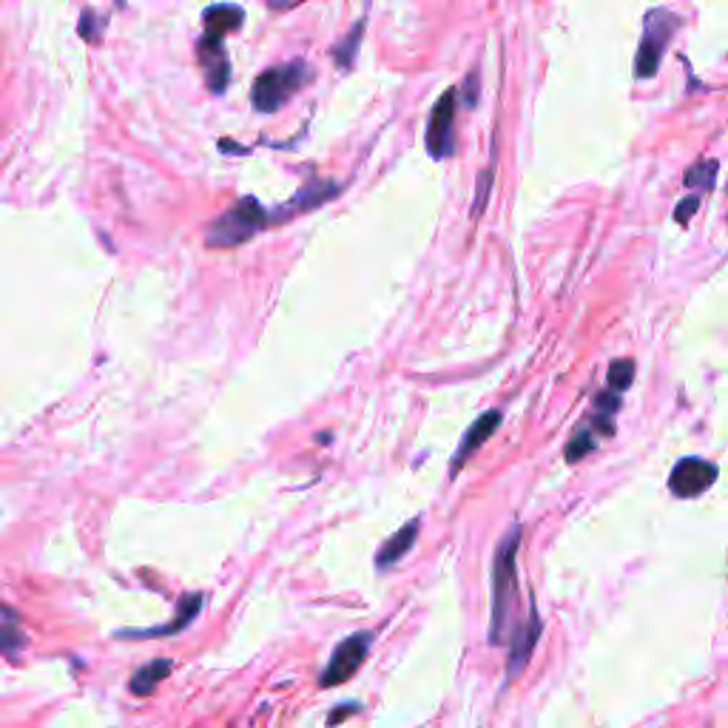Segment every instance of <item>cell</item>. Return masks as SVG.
I'll return each instance as SVG.
<instances>
[{"label":"cell","mask_w":728,"mask_h":728,"mask_svg":"<svg viewBox=\"0 0 728 728\" xmlns=\"http://www.w3.org/2000/svg\"><path fill=\"white\" fill-rule=\"evenodd\" d=\"M518 546H521V527H512L498 541L493 561V626L489 644H501L509 623V609L518 601Z\"/></svg>","instance_id":"6da1fadb"},{"label":"cell","mask_w":728,"mask_h":728,"mask_svg":"<svg viewBox=\"0 0 728 728\" xmlns=\"http://www.w3.org/2000/svg\"><path fill=\"white\" fill-rule=\"evenodd\" d=\"M683 26V18L672 9H649L644 14V35L635 55V78L637 80H655L663 63L666 51L672 46L678 28Z\"/></svg>","instance_id":"7a4b0ae2"},{"label":"cell","mask_w":728,"mask_h":728,"mask_svg":"<svg viewBox=\"0 0 728 728\" xmlns=\"http://www.w3.org/2000/svg\"><path fill=\"white\" fill-rule=\"evenodd\" d=\"M270 217L268 211L259 206V199L242 197L234 208L222 211L217 220L211 222L206 234L208 247H234L256 236L262 228L268 226Z\"/></svg>","instance_id":"3957f363"},{"label":"cell","mask_w":728,"mask_h":728,"mask_svg":"<svg viewBox=\"0 0 728 728\" xmlns=\"http://www.w3.org/2000/svg\"><path fill=\"white\" fill-rule=\"evenodd\" d=\"M311 80V69L304 60H290V63L274 66V69L262 71L259 80L254 83V92H251V100H254V108L259 114H274L288 103L293 94L302 89L304 83Z\"/></svg>","instance_id":"277c9868"},{"label":"cell","mask_w":728,"mask_h":728,"mask_svg":"<svg viewBox=\"0 0 728 728\" xmlns=\"http://www.w3.org/2000/svg\"><path fill=\"white\" fill-rule=\"evenodd\" d=\"M370 644H373V635H370V632H356V635L347 637L345 644L336 646L333 658L327 660L325 672L319 674V686L333 689L339 686V683H345V680L354 678V674L359 672V666L365 663V658H368Z\"/></svg>","instance_id":"5b68a950"},{"label":"cell","mask_w":728,"mask_h":728,"mask_svg":"<svg viewBox=\"0 0 728 728\" xmlns=\"http://www.w3.org/2000/svg\"><path fill=\"white\" fill-rule=\"evenodd\" d=\"M455 103H459V89H450L441 94V100L432 108L430 126H427V151L432 160H447L455 151Z\"/></svg>","instance_id":"8992f818"},{"label":"cell","mask_w":728,"mask_h":728,"mask_svg":"<svg viewBox=\"0 0 728 728\" xmlns=\"http://www.w3.org/2000/svg\"><path fill=\"white\" fill-rule=\"evenodd\" d=\"M717 475H720L717 464L697 459V455H689V459H680L674 464L672 475H669V489L678 498H697V495L715 487Z\"/></svg>","instance_id":"52a82bcc"},{"label":"cell","mask_w":728,"mask_h":728,"mask_svg":"<svg viewBox=\"0 0 728 728\" xmlns=\"http://www.w3.org/2000/svg\"><path fill=\"white\" fill-rule=\"evenodd\" d=\"M197 57L206 74V85L213 94H222L231 83V63L226 55V37L217 35H203L197 43Z\"/></svg>","instance_id":"ba28073f"},{"label":"cell","mask_w":728,"mask_h":728,"mask_svg":"<svg viewBox=\"0 0 728 728\" xmlns=\"http://www.w3.org/2000/svg\"><path fill=\"white\" fill-rule=\"evenodd\" d=\"M203 609V594H183L177 601V612H174V621L165 623V626H154V629H123L117 632V640H149V637H165V635H177L183 632L194 617L199 615Z\"/></svg>","instance_id":"9c48e42d"},{"label":"cell","mask_w":728,"mask_h":728,"mask_svg":"<svg viewBox=\"0 0 728 728\" xmlns=\"http://www.w3.org/2000/svg\"><path fill=\"white\" fill-rule=\"evenodd\" d=\"M538 637H541V617H538L535 606L530 609L527 621L518 626L516 637H512V646H509V660H507V678L512 680L518 672L527 669L532 658V649H535Z\"/></svg>","instance_id":"30bf717a"},{"label":"cell","mask_w":728,"mask_h":728,"mask_svg":"<svg viewBox=\"0 0 728 728\" xmlns=\"http://www.w3.org/2000/svg\"><path fill=\"white\" fill-rule=\"evenodd\" d=\"M336 194H339V185L336 183H331V180H313V183L304 185L297 197L288 199V203L276 211V217H279V220H290V217L308 213V211H313V208L331 203Z\"/></svg>","instance_id":"8fae6325"},{"label":"cell","mask_w":728,"mask_h":728,"mask_svg":"<svg viewBox=\"0 0 728 728\" xmlns=\"http://www.w3.org/2000/svg\"><path fill=\"white\" fill-rule=\"evenodd\" d=\"M498 425H501V411H489V413H484V416L478 418V421H475L467 432H464L459 453H455V459H453V475L459 473V470L467 464L470 455H473L475 450H478V447H482L484 441H487L489 436L498 430Z\"/></svg>","instance_id":"7c38bea8"},{"label":"cell","mask_w":728,"mask_h":728,"mask_svg":"<svg viewBox=\"0 0 728 728\" xmlns=\"http://www.w3.org/2000/svg\"><path fill=\"white\" fill-rule=\"evenodd\" d=\"M418 538V521H411L404 523L402 530L396 532L393 538H388L382 546H379V552H375V566L379 569H388V566L398 564V561L407 555V552L413 550V544H416Z\"/></svg>","instance_id":"4fadbf2b"},{"label":"cell","mask_w":728,"mask_h":728,"mask_svg":"<svg viewBox=\"0 0 728 728\" xmlns=\"http://www.w3.org/2000/svg\"><path fill=\"white\" fill-rule=\"evenodd\" d=\"M171 669H174V663H171L169 658L151 660V663H146L142 669H137L128 689H131V694H137V697H149V694L169 678Z\"/></svg>","instance_id":"5bb4252c"},{"label":"cell","mask_w":728,"mask_h":728,"mask_svg":"<svg viewBox=\"0 0 728 728\" xmlns=\"http://www.w3.org/2000/svg\"><path fill=\"white\" fill-rule=\"evenodd\" d=\"M245 23V12L240 7H228V3H220V7H211L206 14H203V26H206L208 35L226 37L236 28H242Z\"/></svg>","instance_id":"9a60e30c"},{"label":"cell","mask_w":728,"mask_h":728,"mask_svg":"<svg viewBox=\"0 0 728 728\" xmlns=\"http://www.w3.org/2000/svg\"><path fill=\"white\" fill-rule=\"evenodd\" d=\"M717 174H720V163H717V160H697V163L686 169L683 183H686V188H694V194L703 197V194L715 192Z\"/></svg>","instance_id":"2e32d148"},{"label":"cell","mask_w":728,"mask_h":728,"mask_svg":"<svg viewBox=\"0 0 728 728\" xmlns=\"http://www.w3.org/2000/svg\"><path fill=\"white\" fill-rule=\"evenodd\" d=\"M598 439H601V436L594 432V427H589L587 421H583V425L575 430L573 441L566 444V461H569V464H575V461H580L583 455L592 453L594 447H598Z\"/></svg>","instance_id":"e0dca14e"},{"label":"cell","mask_w":728,"mask_h":728,"mask_svg":"<svg viewBox=\"0 0 728 728\" xmlns=\"http://www.w3.org/2000/svg\"><path fill=\"white\" fill-rule=\"evenodd\" d=\"M365 26H368V18H361V21L356 23L350 32H347L345 41H342L339 46L333 49V60H336V66H339V69H350V66H354V57H356V51H359L361 32H365Z\"/></svg>","instance_id":"ac0fdd59"},{"label":"cell","mask_w":728,"mask_h":728,"mask_svg":"<svg viewBox=\"0 0 728 728\" xmlns=\"http://www.w3.org/2000/svg\"><path fill=\"white\" fill-rule=\"evenodd\" d=\"M635 382V361L632 359H615L609 365V390L615 393H626Z\"/></svg>","instance_id":"d6986e66"},{"label":"cell","mask_w":728,"mask_h":728,"mask_svg":"<svg viewBox=\"0 0 728 728\" xmlns=\"http://www.w3.org/2000/svg\"><path fill=\"white\" fill-rule=\"evenodd\" d=\"M80 35H83V41L89 43H100V35H103V18H97V12H92V9H85V12L80 14Z\"/></svg>","instance_id":"ffe728a7"},{"label":"cell","mask_w":728,"mask_h":728,"mask_svg":"<svg viewBox=\"0 0 728 728\" xmlns=\"http://www.w3.org/2000/svg\"><path fill=\"white\" fill-rule=\"evenodd\" d=\"M701 194H689L686 199H680L678 206H674V222H678V226H689L694 213L701 211Z\"/></svg>","instance_id":"44dd1931"},{"label":"cell","mask_w":728,"mask_h":728,"mask_svg":"<svg viewBox=\"0 0 728 728\" xmlns=\"http://www.w3.org/2000/svg\"><path fill=\"white\" fill-rule=\"evenodd\" d=\"M489 188H493V169L484 171L482 183L475 185V194H478V197H475V206H473L475 220H478V217L484 213V206H487V199H489Z\"/></svg>","instance_id":"7402d4cb"},{"label":"cell","mask_w":728,"mask_h":728,"mask_svg":"<svg viewBox=\"0 0 728 728\" xmlns=\"http://www.w3.org/2000/svg\"><path fill=\"white\" fill-rule=\"evenodd\" d=\"M7 626H3V651H7L9 658H12L14 655V646L18 644H23V635L18 629H14V612L12 609L7 606Z\"/></svg>","instance_id":"603a6c76"},{"label":"cell","mask_w":728,"mask_h":728,"mask_svg":"<svg viewBox=\"0 0 728 728\" xmlns=\"http://www.w3.org/2000/svg\"><path fill=\"white\" fill-rule=\"evenodd\" d=\"M356 712H359V703H347L345 708H336V712L327 717V726H336V723L345 720V717H350V715H356Z\"/></svg>","instance_id":"cb8c5ba5"},{"label":"cell","mask_w":728,"mask_h":728,"mask_svg":"<svg viewBox=\"0 0 728 728\" xmlns=\"http://www.w3.org/2000/svg\"><path fill=\"white\" fill-rule=\"evenodd\" d=\"M475 89H482V85H478V78H470L467 80V106H475Z\"/></svg>","instance_id":"d4e9b609"},{"label":"cell","mask_w":728,"mask_h":728,"mask_svg":"<svg viewBox=\"0 0 728 728\" xmlns=\"http://www.w3.org/2000/svg\"><path fill=\"white\" fill-rule=\"evenodd\" d=\"M274 7H290V3H297V0H268Z\"/></svg>","instance_id":"484cf974"}]
</instances>
